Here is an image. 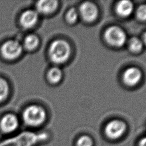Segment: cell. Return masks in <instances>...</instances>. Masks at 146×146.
<instances>
[{"mask_svg":"<svg viewBox=\"0 0 146 146\" xmlns=\"http://www.w3.org/2000/svg\"><path fill=\"white\" fill-rule=\"evenodd\" d=\"M22 117L26 126L31 128H36L44 123L47 114L42 107L37 104H31L23 110Z\"/></svg>","mask_w":146,"mask_h":146,"instance_id":"cell-1","label":"cell"},{"mask_svg":"<svg viewBox=\"0 0 146 146\" xmlns=\"http://www.w3.org/2000/svg\"><path fill=\"white\" fill-rule=\"evenodd\" d=\"M71 48L68 43L63 40H56L52 42L48 49L50 60L55 64L64 63L69 58Z\"/></svg>","mask_w":146,"mask_h":146,"instance_id":"cell-2","label":"cell"},{"mask_svg":"<svg viewBox=\"0 0 146 146\" xmlns=\"http://www.w3.org/2000/svg\"><path fill=\"white\" fill-rule=\"evenodd\" d=\"M23 51V46L17 40L10 39L4 42L1 47V53L6 60H13L18 58Z\"/></svg>","mask_w":146,"mask_h":146,"instance_id":"cell-3","label":"cell"},{"mask_svg":"<svg viewBox=\"0 0 146 146\" xmlns=\"http://www.w3.org/2000/svg\"><path fill=\"white\" fill-rule=\"evenodd\" d=\"M19 120L12 113L4 115L0 119V132L4 135H10L15 132L19 127Z\"/></svg>","mask_w":146,"mask_h":146,"instance_id":"cell-4","label":"cell"},{"mask_svg":"<svg viewBox=\"0 0 146 146\" xmlns=\"http://www.w3.org/2000/svg\"><path fill=\"white\" fill-rule=\"evenodd\" d=\"M104 38L109 44L115 47H121L126 41V35L119 27L111 26L106 30Z\"/></svg>","mask_w":146,"mask_h":146,"instance_id":"cell-5","label":"cell"},{"mask_svg":"<svg viewBox=\"0 0 146 146\" xmlns=\"http://www.w3.org/2000/svg\"><path fill=\"white\" fill-rule=\"evenodd\" d=\"M127 129L124 122L120 120H113L108 122L104 129L106 135L111 139H117L121 137Z\"/></svg>","mask_w":146,"mask_h":146,"instance_id":"cell-6","label":"cell"},{"mask_svg":"<svg viewBox=\"0 0 146 146\" xmlns=\"http://www.w3.org/2000/svg\"><path fill=\"white\" fill-rule=\"evenodd\" d=\"M39 20V14L34 10L24 11L20 16L19 22L21 26L25 29H30L34 27Z\"/></svg>","mask_w":146,"mask_h":146,"instance_id":"cell-7","label":"cell"},{"mask_svg":"<svg viewBox=\"0 0 146 146\" xmlns=\"http://www.w3.org/2000/svg\"><path fill=\"white\" fill-rule=\"evenodd\" d=\"M79 14L85 21L91 22L96 18L98 10L95 4L90 2H85L79 7Z\"/></svg>","mask_w":146,"mask_h":146,"instance_id":"cell-8","label":"cell"},{"mask_svg":"<svg viewBox=\"0 0 146 146\" xmlns=\"http://www.w3.org/2000/svg\"><path fill=\"white\" fill-rule=\"evenodd\" d=\"M141 72L136 67H130L125 70L123 75L124 83L129 86L137 84L140 80Z\"/></svg>","mask_w":146,"mask_h":146,"instance_id":"cell-9","label":"cell"},{"mask_svg":"<svg viewBox=\"0 0 146 146\" xmlns=\"http://www.w3.org/2000/svg\"><path fill=\"white\" fill-rule=\"evenodd\" d=\"M58 2L54 0L39 1L36 4V11L38 14L48 15L52 13L56 10Z\"/></svg>","mask_w":146,"mask_h":146,"instance_id":"cell-10","label":"cell"},{"mask_svg":"<svg viewBox=\"0 0 146 146\" xmlns=\"http://www.w3.org/2000/svg\"><path fill=\"white\" fill-rule=\"evenodd\" d=\"M133 9V4L129 1H121L116 6V13L121 17H128L132 13Z\"/></svg>","mask_w":146,"mask_h":146,"instance_id":"cell-11","label":"cell"},{"mask_svg":"<svg viewBox=\"0 0 146 146\" xmlns=\"http://www.w3.org/2000/svg\"><path fill=\"white\" fill-rule=\"evenodd\" d=\"M40 43L38 36L34 34L27 35L23 40V47L28 51H33L39 46Z\"/></svg>","mask_w":146,"mask_h":146,"instance_id":"cell-12","label":"cell"},{"mask_svg":"<svg viewBox=\"0 0 146 146\" xmlns=\"http://www.w3.org/2000/svg\"><path fill=\"white\" fill-rule=\"evenodd\" d=\"M48 81L53 84L58 83L62 79V72L61 70L58 67H53L51 68L47 72V75Z\"/></svg>","mask_w":146,"mask_h":146,"instance_id":"cell-13","label":"cell"},{"mask_svg":"<svg viewBox=\"0 0 146 146\" xmlns=\"http://www.w3.org/2000/svg\"><path fill=\"white\" fill-rule=\"evenodd\" d=\"M10 91V87L7 81L0 77V103L3 102L7 98Z\"/></svg>","mask_w":146,"mask_h":146,"instance_id":"cell-14","label":"cell"},{"mask_svg":"<svg viewBox=\"0 0 146 146\" xmlns=\"http://www.w3.org/2000/svg\"><path fill=\"white\" fill-rule=\"evenodd\" d=\"M128 46L130 50L134 52H137L141 50L143 48L142 42L137 38L133 37L129 40Z\"/></svg>","mask_w":146,"mask_h":146,"instance_id":"cell-15","label":"cell"},{"mask_svg":"<svg viewBox=\"0 0 146 146\" xmlns=\"http://www.w3.org/2000/svg\"><path fill=\"white\" fill-rule=\"evenodd\" d=\"M93 144L92 138L87 135L80 136L76 141V146H93Z\"/></svg>","mask_w":146,"mask_h":146,"instance_id":"cell-16","label":"cell"},{"mask_svg":"<svg viewBox=\"0 0 146 146\" xmlns=\"http://www.w3.org/2000/svg\"><path fill=\"white\" fill-rule=\"evenodd\" d=\"M79 13L74 8L71 9L66 14V20L70 23H75L78 18Z\"/></svg>","mask_w":146,"mask_h":146,"instance_id":"cell-17","label":"cell"},{"mask_svg":"<svg viewBox=\"0 0 146 146\" xmlns=\"http://www.w3.org/2000/svg\"><path fill=\"white\" fill-rule=\"evenodd\" d=\"M136 15L140 20H146V5H141L138 7L136 11Z\"/></svg>","mask_w":146,"mask_h":146,"instance_id":"cell-18","label":"cell"},{"mask_svg":"<svg viewBox=\"0 0 146 146\" xmlns=\"http://www.w3.org/2000/svg\"><path fill=\"white\" fill-rule=\"evenodd\" d=\"M138 146H146V136L140 140L138 143Z\"/></svg>","mask_w":146,"mask_h":146,"instance_id":"cell-19","label":"cell"},{"mask_svg":"<svg viewBox=\"0 0 146 146\" xmlns=\"http://www.w3.org/2000/svg\"><path fill=\"white\" fill-rule=\"evenodd\" d=\"M143 40H144V43L146 44V33L144 34V36H143Z\"/></svg>","mask_w":146,"mask_h":146,"instance_id":"cell-20","label":"cell"}]
</instances>
